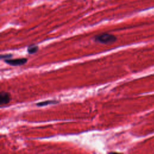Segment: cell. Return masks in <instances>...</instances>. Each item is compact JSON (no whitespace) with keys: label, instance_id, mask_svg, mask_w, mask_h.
Listing matches in <instances>:
<instances>
[{"label":"cell","instance_id":"1","mask_svg":"<svg viewBox=\"0 0 154 154\" xmlns=\"http://www.w3.org/2000/svg\"><path fill=\"white\" fill-rule=\"evenodd\" d=\"M95 42L103 44H112L117 40V37L111 34L100 33L94 36Z\"/></svg>","mask_w":154,"mask_h":154},{"label":"cell","instance_id":"5","mask_svg":"<svg viewBox=\"0 0 154 154\" xmlns=\"http://www.w3.org/2000/svg\"><path fill=\"white\" fill-rule=\"evenodd\" d=\"M38 49V48L36 45H31L28 47L27 52L29 54H33L37 52Z\"/></svg>","mask_w":154,"mask_h":154},{"label":"cell","instance_id":"2","mask_svg":"<svg viewBox=\"0 0 154 154\" xmlns=\"http://www.w3.org/2000/svg\"><path fill=\"white\" fill-rule=\"evenodd\" d=\"M28 60L26 58H16V59H5L4 60L5 63L7 64L13 66H22L25 64L27 62Z\"/></svg>","mask_w":154,"mask_h":154},{"label":"cell","instance_id":"4","mask_svg":"<svg viewBox=\"0 0 154 154\" xmlns=\"http://www.w3.org/2000/svg\"><path fill=\"white\" fill-rule=\"evenodd\" d=\"M58 103V101L57 100H45V101H42L38 103H36V105L37 106H46L47 105H50V104H55Z\"/></svg>","mask_w":154,"mask_h":154},{"label":"cell","instance_id":"3","mask_svg":"<svg viewBox=\"0 0 154 154\" xmlns=\"http://www.w3.org/2000/svg\"><path fill=\"white\" fill-rule=\"evenodd\" d=\"M11 100V96L10 93L5 91H1L0 94V105H5L8 103Z\"/></svg>","mask_w":154,"mask_h":154},{"label":"cell","instance_id":"6","mask_svg":"<svg viewBox=\"0 0 154 154\" xmlns=\"http://www.w3.org/2000/svg\"><path fill=\"white\" fill-rule=\"evenodd\" d=\"M12 57L11 54H5V55H1V59H8Z\"/></svg>","mask_w":154,"mask_h":154}]
</instances>
